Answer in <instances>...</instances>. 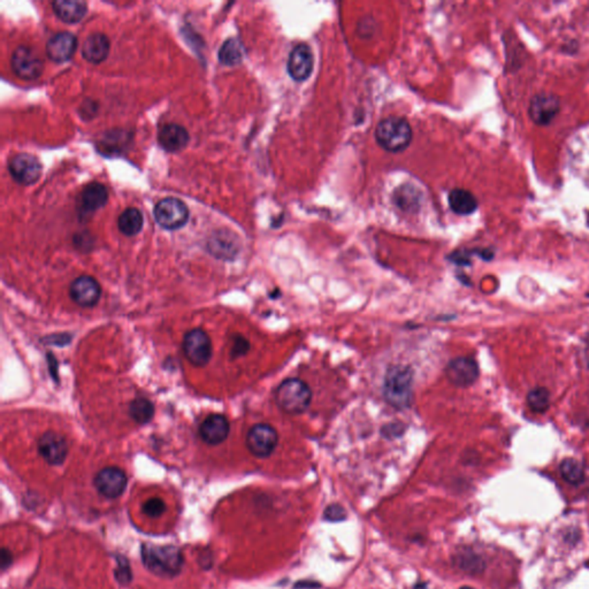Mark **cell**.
Listing matches in <instances>:
<instances>
[{"mask_svg": "<svg viewBox=\"0 0 589 589\" xmlns=\"http://www.w3.org/2000/svg\"><path fill=\"white\" fill-rule=\"evenodd\" d=\"M12 178L23 186H32L40 180L43 166L38 158L29 154H19L8 161Z\"/></svg>", "mask_w": 589, "mask_h": 589, "instance_id": "cell-8", "label": "cell"}, {"mask_svg": "<svg viewBox=\"0 0 589 589\" xmlns=\"http://www.w3.org/2000/svg\"><path fill=\"white\" fill-rule=\"evenodd\" d=\"M52 8L61 21L71 25L81 21L88 11V5L81 0H57Z\"/></svg>", "mask_w": 589, "mask_h": 589, "instance_id": "cell-21", "label": "cell"}, {"mask_svg": "<svg viewBox=\"0 0 589 589\" xmlns=\"http://www.w3.org/2000/svg\"><path fill=\"white\" fill-rule=\"evenodd\" d=\"M189 132L182 125L168 123L160 129L158 134V141L161 147L168 152H178L182 150L189 143Z\"/></svg>", "mask_w": 589, "mask_h": 589, "instance_id": "cell-19", "label": "cell"}, {"mask_svg": "<svg viewBox=\"0 0 589 589\" xmlns=\"http://www.w3.org/2000/svg\"><path fill=\"white\" fill-rule=\"evenodd\" d=\"M166 509L164 501L160 498H151V500L145 502L143 505L144 514H147L149 517H158L164 512Z\"/></svg>", "mask_w": 589, "mask_h": 589, "instance_id": "cell-32", "label": "cell"}, {"mask_svg": "<svg viewBox=\"0 0 589 589\" xmlns=\"http://www.w3.org/2000/svg\"><path fill=\"white\" fill-rule=\"evenodd\" d=\"M154 213L158 225L167 230L182 228L189 219V210L186 203L174 197L161 200L154 206Z\"/></svg>", "mask_w": 589, "mask_h": 589, "instance_id": "cell-5", "label": "cell"}, {"mask_svg": "<svg viewBox=\"0 0 589 589\" xmlns=\"http://www.w3.org/2000/svg\"><path fill=\"white\" fill-rule=\"evenodd\" d=\"M11 64L15 75L25 81L38 79L44 71L43 60L28 47H19L13 52Z\"/></svg>", "mask_w": 589, "mask_h": 589, "instance_id": "cell-9", "label": "cell"}, {"mask_svg": "<svg viewBox=\"0 0 589 589\" xmlns=\"http://www.w3.org/2000/svg\"><path fill=\"white\" fill-rule=\"evenodd\" d=\"M115 575H117V579H118V581L120 584H128L130 582V579H132V571H130V566H129L128 562L122 561L120 562L119 560L118 562V568H117V572H115Z\"/></svg>", "mask_w": 589, "mask_h": 589, "instance_id": "cell-33", "label": "cell"}, {"mask_svg": "<svg viewBox=\"0 0 589 589\" xmlns=\"http://www.w3.org/2000/svg\"><path fill=\"white\" fill-rule=\"evenodd\" d=\"M375 141L383 150L400 154L410 147L413 132L410 122L402 117H387L375 128Z\"/></svg>", "mask_w": 589, "mask_h": 589, "instance_id": "cell-3", "label": "cell"}, {"mask_svg": "<svg viewBox=\"0 0 589 589\" xmlns=\"http://www.w3.org/2000/svg\"><path fill=\"white\" fill-rule=\"evenodd\" d=\"M108 191L101 183H90L83 189L80 198V211L83 215H91L108 203Z\"/></svg>", "mask_w": 589, "mask_h": 589, "instance_id": "cell-18", "label": "cell"}, {"mask_svg": "<svg viewBox=\"0 0 589 589\" xmlns=\"http://www.w3.org/2000/svg\"><path fill=\"white\" fill-rule=\"evenodd\" d=\"M451 211L458 215H470L478 210L479 203L477 197L463 188H455L448 195Z\"/></svg>", "mask_w": 589, "mask_h": 589, "instance_id": "cell-22", "label": "cell"}, {"mask_svg": "<svg viewBox=\"0 0 589 589\" xmlns=\"http://www.w3.org/2000/svg\"><path fill=\"white\" fill-rule=\"evenodd\" d=\"M230 425L222 414H210L200 426V439L210 446H218L228 437Z\"/></svg>", "mask_w": 589, "mask_h": 589, "instance_id": "cell-16", "label": "cell"}, {"mask_svg": "<svg viewBox=\"0 0 589 589\" xmlns=\"http://www.w3.org/2000/svg\"><path fill=\"white\" fill-rule=\"evenodd\" d=\"M183 352L187 359L197 368H202L212 357V343L210 336L203 329H191L183 337Z\"/></svg>", "mask_w": 589, "mask_h": 589, "instance_id": "cell-7", "label": "cell"}, {"mask_svg": "<svg viewBox=\"0 0 589 589\" xmlns=\"http://www.w3.org/2000/svg\"><path fill=\"white\" fill-rule=\"evenodd\" d=\"M129 414L134 422L147 424L154 418V404L147 398H136L129 405Z\"/></svg>", "mask_w": 589, "mask_h": 589, "instance_id": "cell-27", "label": "cell"}, {"mask_svg": "<svg viewBox=\"0 0 589 589\" xmlns=\"http://www.w3.org/2000/svg\"><path fill=\"white\" fill-rule=\"evenodd\" d=\"M459 589H474V588H473V587H470V586H464V587H461V588H459Z\"/></svg>", "mask_w": 589, "mask_h": 589, "instance_id": "cell-37", "label": "cell"}, {"mask_svg": "<svg viewBox=\"0 0 589 589\" xmlns=\"http://www.w3.org/2000/svg\"><path fill=\"white\" fill-rule=\"evenodd\" d=\"M419 197H420V191L413 186H403L400 187L397 189L396 193L394 195V200L397 206L404 210V211H412V210H418Z\"/></svg>", "mask_w": 589, "mask_h": 589, "instance_id": "cell-26", "label": "cell"}, {"mask_svg": "<svg viewBox=\"0 0 589 589\" xmlns=\"http://www.w3.org/2000/svg\"><path fill=\"white\" fill-rule=\"evenodd\" d=\"M40 456L50 465H61L67 457L68 446L64 436L58 433H44L37 441Z\"/></svg>", "mask_w": 589, "mask_h": 589, "instance_id": "cell-14", "label": "cell"}, {"mask_svg": "<svg viewBox=\"0 0 589 589\" xmlns=\"http://www.w3.org/2000/svg\"><path fill=\"white\" fill-rule=\"evenodd\" d=\"M346 516H348L346 510L341 504H329L328 507H326L325 511H324V518L327 522H343V520H346Z\"/></svg>", "mask_w": 589, "mask_h": 589, "instance_id": "cell-31", "label": "cell"}, {"mask_svg": "<svg viewBox=\"0 0 589 589\" xmlns=\"http://www.w3.org/2000/svg\"><path fill=\"white\" fill-rule=\"evenodd\" d=\"M118 225L120 232L125 236L137 235L143 228V215L135 207H129L119 217Z\"/></svg>", "mask_w": 589, "mask_h": 589, "instance_id": "cell-24", "label": "cell"}, {"mask_svg": "<svg viewBox=\"0 0 589 589\" xmlns=\"http://www.w3.org/2000/svg\"><path fill=\"white\" fill-rule=\"evenodd\" d=\"M211 252L217 254L219 258L235 257L239 252V241L232 232H219L217 237H213L210 242Z\"/></svg>", "mask_w": 589, "mask_h": 589, "instance_id": "cell-23", "label": "cell"}, {"mask_svg": "<svg viewBox=\"0 0 589 589\" xmlns=\"http://www.w3.org/2000/svg\"><path fill=\"white\" fill-rule=\"evenodd\" d=\"M77 47V38L72 32H61L51 37L47 43V54L58 64L72 59Z\"/></svg>", "mask_w": 589, "mask_h": 589, "instance_id": "cell-17", "label": "cell"}, {"mask_svg": "<svg viewBox=\"0 0 589 589\" xmlns=\"http://www.w3.org/2000/svg\"><path fill=\"white\" fill-rule=\"evenodd\" d=\"M142 560L149 571L161 578H173L183 566V555L174 546H154L147 543L142 546Z\"/></svg>", "mask_w": 589, "mask_h": 589, "instance_id": "cell-2", "label": "cell"}, {"mask_svg": "<svg viewBox=\"0 0 589 589\" xmlns=\"http://www.w3.org/2000/svg\"><path fill=\"white\" fill-rule=\"evenodd\" d=\"M414 372L409 365H392L383 378V396L396 410H407L414 395Z\"/></svg>", "mask_w": 589, "mask_h": 589, "instance_id": "cell-1", "label": "cell"}, {"mask_svg": "<svg viewBox=\"0 0 589 589\" xmlns=\"http://www.w3.org/2000/svg\"><path fill=\"white\" fill-rule=\"evenodd\" d=\"M245 443L254 457L267 458L279 444V434L273 426L263 422L256 424L249 429Z\"/></svg>", "mask_w": 589, "mask_h": 589, "instance_id": "cell-6", "label": "cell"}, {"mask_svg": "<svg viewBox=\"0 0 589 589\" xmlns=\"http://www.w3.org/2000/svg\"><path fill=\"white\" fill-rule=\"evenodd\" d=\"M322 587L319 582L313 581V580H303L295 584L293 588L295 589H318Z\"/></svg>", "mask_w": 589, "mask_h": 589, "instance_id": "cell-35", "label": "cell"}, {"mask_svg": "<svg viewBox=\"0 0 589 589\" xmlns=\"http://www.w3.org/2000/svg\"><path fill=\"white\" fill-rule=\"evenodd\" d=\"M12 563V553L8 549H3L1 553V568L6 570Z\"/></svg>", "mask_w": 589, "mask_h": 589, "instance_id": "cell-36", "label": "cell"}, {"mask_svg": "<svg viewBox=\"0 0 589 589\" xmlns=\"http://www.w3.org/2000/svg\"><path fill=\"white\" fill-rule=\"evenodd\" d=\"M111 44L106 35L104 34H93L90 35L82 47V56L86 61L91 64H100L103 62L110 53Z\"/></svg>", "mask_w": 589, "mask_h": 589, "instance_id": "cell-20", "label": "cell"}, {"mask_svg": "<svg viewBox=\"0 0 589 589\" xmlns=\"http://www.w3.org/2000/svg\"><path fill=\"white\" fill-rule=\"evenodd\" d=\"M315 69V54L310 45L300 43L293 47L287 61V71L296 82H304Z\"/></svg>", "mask_w": 589, "mask_h": 589, "instance_id": "cell-10", "label": "cell"}, {"mask_svg": "<svg viewBox=\"0 0 589 589\" xmlns=\"http://www.w3.org/2000/svg\"><path fill=\"white\" fill-rule=\"evenodd\" d=\"M444 374L451 385L466 388L478 380V363L471 357L454 358L446 364Z\"/></svg>", "mask_w": 589, "mask_h": 589, "instance_id": "cell-11", "label": "cell"}, {"mask_svg": "<svg viewBox=\"0 0 589 589\" xmlns=\"http://www.w3.org/2000/svg\"><path fill=\"white\" fill-rule=\"evenodd\" d=\"M243 44L237 38H229L219 51V61L225 66H236L243 60Z\"/></svg>", "mask_w": 589, "mask_h": 589, "instance_id": "cell-25", "label": "cell"}, {"mask_svg": "<svg viewBox=\"0 0 589 589\" xmlns=\"http://www.w3.org/2000/svg\"><path fill=\"white\" fill-rule=\"evenodd\" d=\"M561 474L568 483L579 485L585 480V468L575 458H566L562 461Z\"/></svg>", "mask_w": 589, "mask_h": 589, "instance_id": "cell-29", "label": "cell"}, {"mask_svg": "<svg viewBox=\"0 0 589 589\" xmlns=\"http://www.w3.org/2000/svg\"><path fill=\"white\" fill-rule=\"evenodd\" d=\"M527 404L534 412L542 413L550 407L549 390L543 387H538L536 389L531 390L527 395Z\"/></svg>", "mask_w": 589, "mask_h": 589, "instance_id": "cell-30", "label": "cell"}, {"mask_svg": "<svg viewBox=\"0 0 589 589\" xmlns=\"http://www.w3.org/2000/svg\"><path fill=\"white\" fill-rule=\"evenodd\" d=\"M69 293L79 306L93 307L99 302L101 288L93 276L82 275L73 281Z\"/></svg>", "mask_w": 589, "mask_h": 589, "instance_id": "cell-15", "label": "cell"}, {"mask_svg": "<svg viewBox=\"0 0 589 589\" xmlns=\"http://www.w3.org/2000/svg\"><path fill=\"white\" fill-rule=\"evenodd\" d=\"M250 349V344L247 339H244L243 336H236L234 344H232V357H239L247 354Z\"/></svg>", "mask_w": 589, "mask_h": 589, "instance_id": "cell-34", "label": "cell"}, {"mask_svg": "<svg viewBox=\"0 0 589 589\" xmlns=\"http://www.w3.org/2000/svg\"><path fill=\"white\" fill-rule=\"evenodd\" d=\"M454 562L458 568H461L468 573H471V575L481 572L482 568H483L481 558L478 557L473 551H470L468 549L457 551L455 555Z\"/></svg>", "mask_w": 589, "mask_h": 589, "instance_id": "cell-28", "label": "cell"}, {"mask_svg": "<svg viewBox=\"0 0 589 589\" xmlns=\"http://www.w3.org/2000/svg\"><path fill=\"white\" fill-rule=\"evenodd\" d=\"M312 390L305 381L288 378L275 389V403L285 413L297 416L306 412L312 403Z\"/></svg>", "mask_w": 589, "mask_h": 589, "instance_id": "cell-4", "label": "cell"}, {"mask_svg": "<svg viewBox=\"0 0 589 589\" xmlns=\"http://www.w3.org/2000/svg\"><path fill=\"white\" fill-rule=\"evenodd\" d=\"M128 483V478L121 468H105L95 477V487L103 496L117 498L121 496Z\"/></svg>", "mask_w": 589, "mask_h": 589, "instance_id": "cell-12", "label": "cell"}, {"mask_svg": "<svg viewBox=\"0 0 589 589\" xmlns=\"http://www.w3.org/2000/svg\"><path fill=\"white\" fill-rule=\"evenodd\" d=\"M561 108L560 99L551 93H538L529 105V117L536 125H546L553 121Z\"/></svg>", "mask_w": 589, "mask_h": 589, "instance_id": "cell-13", "label": "cell"}]
</instances>
